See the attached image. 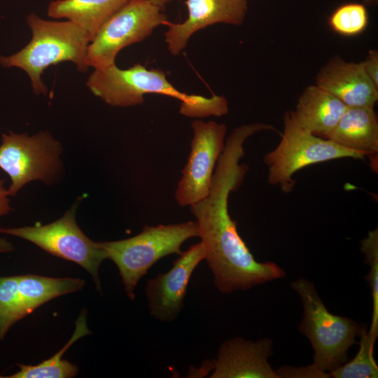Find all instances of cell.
Here are the masks:
<instances>
[{
	"instance_id": "1",
	"label": "cell",
	"mask_w": 378,
	"mask_h": 378,
	"mask_svg": "<svg viewBox=\"0 0 378 378\" xmlns=\"http://www.w3.org/2000/svg\"><path fill=\"white\" fill-rule=\"evenodd\" d=\"M243 157L239 148L225 147L215 167L208 195L190 206L198 225L204 260L216 287L223 294L246 290L286 275L276 263L255 259L229 214L230 194L239 188L248 170L240 163Z\"/></svg>"
},
{
	"instance_id": "2",
	"label": "cell",
	"mask_w": 378,
	"mask_h": 378,
	"mask_svg": "<svg viewBox=\"0 0 378 378\" xmlns=\"http://www.w3.org/2000/svg\"><path fill=\"white\" fill-rule=\"evenodd\" d=\"M86 85L94 95L113 106L141 104L145 94H159L179 100L180 113L190 118L220 117L229 111L224 96L214 94L211 97H205L182 92L168 80L164 71L148 69L140 63L126 69L118 68L115 64L95 69L89 76Z\"/></svg>"
},
{
	"instance_id": "3",
	"label": "cell",
	"mask_w": 378,
	"mask_h": 378,
	"mask_svg": "<svg viewBox=\"0 0 378 378\" xmlns=\"http://www.w3.org/2000/svg\"><path fill=\"white\" fill-rule=\"evenodd\" d=\"M27 22L31 31L30 41L19 52L0 57V64L26 72L36 94H47L41 76L50 66L71 62L79 71L88 70L86 56L91 40L84 29L69 20H44L34 13L28 15Z\"/></svg>"
},
{
	"instance_id": "4",
	"label": "cell",
	"mask_w": 378,
	"mask_h": 378,
	"mask_svg": "<svg viewBox=\"0 0 378 378\" xmlns=\"http://www.w3.org/2000/svg\"><path fill=\"white\" fill-rule=\"evenodd\" d=\"M199 237L196 221L144 226L138 234L122 240L101 241L107 258L118 267L127 297L134 300V289L140 279L160 259L182 253L181 245Z\"/></svg>"
},
{
	"instance_id": "5",
	"label": "cell",
	"mask_w": 378,
	"mask_h": 378,
	"mask_svg": "<svg viewBox=\"0 0 378 378\" xmlns=\"http://www.w3.org/2000/svg\"><path fill=\"white\" fill-rule=\"evenodd\" d=\"M290 286L302 301L303 316L298 330L311 343L313 364L322 371L330 372L345 363L361 326L351 318L330 313L312 281L300 277Z\"/></svg>"
},
{
	"instance_id": "6",
	"label": "cell",
	"mask_w": 378,
	"mask_h": 378,
	"mask_svg": "<svg viewBox=\"0 0 378 378\" xmlns=\"http://www.w3.org/2000/svg\"><path fill=\"white\" fill-rule=\"evenodd\" d=\"M284 128L278 145L263 158L267 167V182L290 193L296 181L294 174L312 164L340 158L363 159L365 155L315 136L302 128L293 111L284 115Z\"/></svg>"
},
{
	"instance_id": "7",
	"label": "cell",
	"mask_w": 378,
	"mask_h": 378,
	"mask_svg": "<svg viewBox=\"0 0 378 378\" xmlns=\"http://www.w3.org/2000/svg\"><path fill=\"white\" fill-rule=\"evenodd\" d=\"M167 16L150 0H129L99 29L90 42L86 56L89 67L105 68L115 64L118 52L151 35Z\"/></svg>"
},
{
	"instance_id": "8",
	"label": "cell",
	"mask_w": 378,
	"mask_h": 378,
	"mask_svg": "<svg viewBox=\"0 0 378 378\" xmlns=\"http://www.w3.org/2000/svg\"><path fill=\"white\" fill-rule=\"evenodd\" d=\"M76 209L74 206L61 218L48 225L0 227V233L22 238L52 255L78 264L90 273L102 292L99 270L107 255L99 242L89 239L80 229Z\"/></svg>"
},
{
	"instance_id": "9",
	"label": "cell",
	"mask_w": 378,
	"mask_h": 378,
	"mask_svg": "<svg viewBox=\"0 0 378 378\" xmlns=\"http://www.w3.org/2000/svg\"><path fill=\"white\" fill-rule=\"evenodd\" d=\"M0 146V168L8 174L11 184L9 196L15 195L27 183L40 180L52 182L59 168L62 148L48 132L31 136L10 132L2 134Z\"/></svg>"
},
{
	"instance_id": "10",
	"label": "cell",
	"mask_w": 378,
	"mask_h": 378,
	"mask_svg": "<svg viewBox=\"0 0 378 378\" xmlns=\"http://www.w3.org/2000/svg\"><path fill=\"white\" fill-rule=\"evenodd\" d=\"M191 126V150L175 192L181 206H190L208 195L227 132L225 124L215 121L195 120Z\"/></svg>"
},
{
	"instance_id": "11",
	"label": "cell",
	"mask_w": 378,
	"mask_h": 378,
	"mask_svg": "<svg viewBox=\"0 0 378 378\" xmlns=\"http://www.w3.org/2000/svg\"><path fill=\"white\" fill-rule=\"evenodd\" d=\"M204 258L200 241L182 252L169 271L148 279L145 288L148 307L155 319L171 322L176 318L183 307L191 276Z\"/></svg>"
},
{
	"instance_id": "12",
	"label": "cell",
	"mask_w": 378,
	"mask_h": 378,
	"mask_svg": "<svg viewBox=\"0 0 378 378\" xmlns=\"http://www.w3.org/2000/svg\"><path fill=\"white\" fill-rule=\"evenodd\" d=\"M188 18L181 23L167 24L164 33L168 50L177 55L197 31L216 23L241 25L248 10L247 0H186Z\"/></svg>"
},
{
	"instance_id": "13",
	"label": "cell",
	"mask_w": 378,
	"mask_h": 378,
	"mask_svg": "<svg viewBox=\"0 0 378 378\" xmlns=\"http://www.w3.org/2000/svg\"><path fill=\"white\" fill-rule=\"evenodd\" d=\"M273 342L235 337L223 342L214 360L211 378H279L269 363Z\"/></svg>"
},
{
	"instance_id": "14",
	"label": "cell",
	"mask_w": 378,
	"mask_h": 378,
	"mask_svg": "<svg viewBox=\"0 0 378 378\" xmlns=\"http://www.w3.org/2000/svg\"><path fill=\"white\" fill-rule=\"evenodd\" d=\"M316 85L332 94L347 107L374 108L377 88L360 62H346L336 55L324 64L316 76Z\"/></svg>"
},
{
	"instance_id": "15",
	"label": "cell",
	"mask_w": 378,
	"mask_h": 378,
	"mask_svg": "<svg viewBox=\"0 0 378 378\" xmlns=\"http://www.w3.org/2000/svg\"><path fill=\"white\" fill-rule=\"evenodd\" d=\"M346 108L337 97L314 85L304 90L293 113L302 128L315 136L326 139Z\"/></svg>"
},
{
	"instance_id": "16",
	"label": "cell",
	"mask_w": 378,
	"mask_h": 378,
	"mask_svg": "<svg viewBox=\"0 0 378 378\" xmlns=\"http://www.w3.org/2000/svg\"><path fill=\"white\" fill-rule=\"evenodd\" d=\"M326 139L365 156H377L378 119L374 108L347 107Z\"/></svg>"
},
{
	"instance_id": "17",
	"label": "cell",
	"mask_w": 378,
	"mask_h": 378,
	"mask_svg": "<svg viewBox=\"0 0 378 378\" xmlns=\"http://www.w3.org/2000/svg\"><path fill=\"white\" fill-rule=\"evenodd\" d=\"M129 0H55L48 6V15L66 19L94 38L101 27Z\"/></svg>"
},
{
	"instance_id": "18",
	"label": "cell",
	"mask_w": 378,
	"mask_h": 378,
	"mask_svg": "<svg viewBox=\"0 0 378 378\" xmlns=\"http://www.w3.org/2000/svg\"><path fill=\"white\" fill-rule=\"evenodd\" d=\"M84 284L81 279L18 275V291L27 316L53 298L81 290Z\"/></svg>"
},
{
	"instance_id": "19",
	"label": "cell",
	"mask_w": 378,
	"mask_h": 378,
	"mask_svg": "<svg viewBox=\"0 0 378 378\" xmlns=\"http://www.w3.org/2000/svg\"><path fill=\"white\" fill-rule=\"evenodd\" d=\"M87 314L82 311L76 322V329L69 341L50 358L36 365L17 364L20 370L10 375H0V378H71L77 375L78 368L62 360V355L71 344L80 337L91 334L87 326Z\"/></svg>"
},
{
	"instance_id": "20",
	"label": "cell",
	"mask_w": 378,
	"mask_h": 378,
	"mask_svg": "<svg viewBox=\"0 0 378 378\" xmlns=\"http://www.w3.org/2000/svg\"><path fill=\"white\" fill-rule=\"evenodd\" d=\"M359 349L349 362L330 372L333 378H377L378 365L374 356V344L366 326H361L359 334Z\"/></svg>"
},
{
	"instance_id": "21",
	"label": "cell",
	"mask_w": 378,
	"mask_h": 378,
	"mask_svg": "<svg viewBox=\"0 0 378 378\" xmlns=\"http://www.w3.org/2000/svg\"><path fill=\"white\" fill-rule=\"evenodd\" d=\"M26 316L18 291V275L0 276V340Z\"/></svg>"
},
{
	"instance_id": "22",
	"label": "cell",
	"mask_w": 378,
	"mask_h": 378,
	"mask_svg": "<svg viewBox=\"0 0 378 378\" xmlns=\"http://www.w3.org/2000/svg\"><path fill=\"white\" fill-rule=\"evenodd\" d=\"M360 250L365 258V263L369 266V272L365 277L371 289L372 300V321L368 334L375 343L378 336V229L370 231L368 236L360 241Z\"/></svg>"
},
{
	"instance_id": "23",
	"label": "cell",
	"mask_w": 378,
	"mask_h": 378,
	"mask_svg": "<svg viewBox=\"0 0 378 378\" xmlns=\"http://www.w3.org/2000/svg\"><path fill=\"white\" fill-rule=\"evenodd\" d=\"M328 23L331 29L340 35L357 36L365 30L368 24L365 5L357 2L344 4L332 12Z\"/></svg>"
},
{
	"instance_id": "24",
	"label": "cell",
	"mask_w": 378,
	"mask_h": 378,
	"mask_svg": "<svg viewBox=\"0 0 378 378\" xmlns=\"http://www.w3.org/2000/svg\"><path fill=\"white\" fill-rule=\"evenodd\" d=\"M279 378H330V372L318 369L313 363L304 367L295 368L284 365L275 370Z\"/></svg>"
},
{
	"instance_id": "25",
	"label": "cell",
	"mask_w": 378,
	"mask_h": 378,
	"mask_svg": "<svg viewBox=\"0 0 378 378\" xmlns=\"http://www.w3.org/2000/svg\"><path fill=\"white\" fill-rule=\"evenodd\" d=\"M362 66L374 85L378 88V51L369 50L365 59L360 62Z\"/></svg>"
},
{
	"instance_id": "26",
	"label": "cell",
	"mask_w": 378,
	"mask_h": 378,
	"mask_svg": "<svg viewBox=\"0 0 378 378\" xmlns=\"http://www.w3.org/2000/svg\"><path fill=\"white\" fill-rule=\"evenodd\" d=\"M4 179L0 181V217L8 214L11 210L8 189L4 186Z\"/></svg>"
},
{
	"instance_id": "27",
	"label": "cell",
	"mask_w": 378,
	"mask_h": 378,
	"mask_svg": "<svg viewBox=\"0 0 378 378\" xmlns=\"http://www.w3.org/2000/svg\"><path fill=\"white\" fill-rule=\"evenodd\" d=\"M15 249L13 245L6 238L0 237V253H9Z\"/></svg>"
},
{
	"instance_id": "28",
	"label": "cell",
	"mask_w": 378,
	"mask_h": 378,
	"mask_svg": "<svg viewBox=\"0 0 378 378\" xmlns=\"http://www.w3.org/2000/svg\"><path fill=\"white\" fill-rule=\"evenodd\" d=\"M153 4L160 8L162 10L169 4L171 0H150Z\"/></svg>"
},
{
	"instance_id": "29",
	"label": "cell",
	"mask_w": 378,
	"mask_h": 378,
	"mask_svg": "<svg viewBox=\"0 0 378 378\" xmlns=\"http://www.w3.org/2000/svg\"><path fill=\"white\" fill-rule=\"evenodd\" d=\"M377 3H378V0H363V4L364 5L370 6L372 7L376 6Z\"/></svg>"
}]
</instances>
